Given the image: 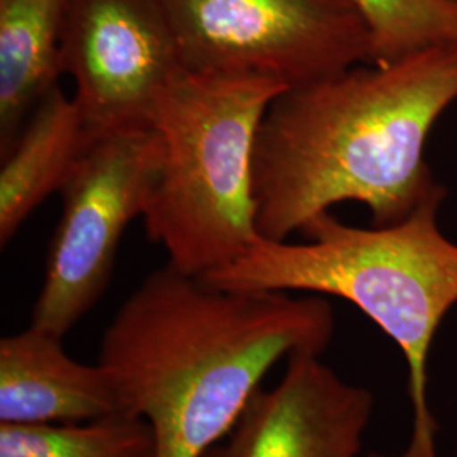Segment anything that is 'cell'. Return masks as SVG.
I'll use <instances>...</instances> for the list:
<instances>
[{
	"instance_id": "1",
	"label": "cell",
	"mask_w": 457,
	"mask_h": 457,
	"mask_svg": "<svg viewBox=\"0 0 457 457\" xmlns=\"http://www.w3.org/2000/svg\"><path fill=\"white\" fill-rule=\"evenodd\" d=\"M334 328L322 295L224 288L166 262L115 312L97 362L122 411L151 425L158 457H202L278 361L322 356Z\"/></svg>"
},
{
	"instance_id": "2",
	"label": "cell",
	"mask_w": 457,
	"mask_h": 457,
	"mask_svg": "<svg viewBox=\"0 0 457 457\" xmlns=\"http://www.w3.org/2000/svg\"><path fill=\"white\" fill-rule=\"evenodd\" d=\"M456 102L457 46L361 63L279 94L254 146L260 236L288 241L341 202L364 204L373 226L405 220L445 192L425 146Z\"/></svg>"
},
{
	"instance_id": "3",
	"label": "cell",
	"mask_w": 457,
	"mask_h": 457,
	"mask_svg": "<svg viewBox=\"0 0 457 457\" xmlns=\"http://www.w3.org/2000/svg\"><path fill=\"white\" fill-rule=\"evenodd\" d=\"M445 192L393 226L354 228L332 213L302 228L305 243L260 239L207 275L217 287L332 295L356 305L400 347L409 368L413 427L400 456L439 457V424L428 403V358L447 312L457 303V245L437 213Z\"/></svg>"
},
{
	"instance_id": "4",
	"label": "cell",
	"mask_w": 457,
	"mask_h": 457,
	"mask_svg": "<svg viewBox=\"0 0 457 457\" xmlns=\"http://www.w3.org/2000/svg\"><path fill=\"white\" fill-rule=\"evenodd\" d=\"M285 90L262 77L190 71L164 90L151 120L163 158L143 219L170 266L207 277L262 239L254 146L270 104Z\"/></svg>"
},
{
	"instance_id": "5",
	"label": "cell",
	"mask_w": 457,
	"mask_h": 457,
	"mask_svg": "<svg viewBox=\"0 0 457 457\" xmlns=\"http://www.w3.org/2000/svg\"><path fill=\"white\" fill-rule=\"evenodd\" d=\"M162 158L163 143L153 126L92 136L58 192L62 215L31 326L65 337L97 305L126 228L145 213Z\"/></svg>"
},
{
	"instance_id": "6",
	"label": "cell",
	"mask_w": 457,
	"mask_h": 457,
	"mask_svg": "<svg viewBox=\"0 0 457 457\" xmlns=\"http://www.w3.org/2000/svg\"><path fill=\"white\" fill-rule=\"evenodd\" d=\"M190 73L271 79L287 88L371 62L353 0H160Z\"/></svg>"
},
{
	"instance_id": "7",
	"label": "cell",
	"mask_w": 457,
	"mask_h": 457,
	"mask_svg": "<svg viewBox=\"0 0 457 457\" xmlns=\"http://www.w3.org/2000/svg\"><path fill=\"white\" fill-rule=\"evenodd\" d=\"M60 65L94 134L151 128L185 71L160 0H70Z\"/></svg>"
},
{
	"instance_id": "8",
	"label": "cell",
	"mask_w": 457,
	"mask_h": 457,
	"mask_svg": "<svg viewBox=\"0 0 457 457\" xmlns=\"http://www.w3.org/2000/svg\"><path fill=\"white\" fill-rule=\"evenodd\" d=\"M373 409L368 388L344 381L320 356L295 354L279 383L254 393L202 457H358Z\"/></svg>"
},
{
	"instance_id": "9",
	"label": "cell",
	"mask_w": 457,
	"mask_h": 457,
	"mask_svg": "<svg viewBox=\"0 0 457 457\" xmlns=\"http://www.w3.org/2000/svg\"><path fill=\"white\" fill-rule=\"evenodd\" d=\"M124 413L100 364L68 356L63 337L31 326L0 341V424H73Z\"/></svg>"
},
{
	"instance_id": "10",
	"label": "cell",
	"mask_w": 457,
	"mask_h": 457,
	"mask_svg": "<svg viewBox=\"0 0 457 457\" xmlns=\"http://www.w3.org/2000/svg\"><path fill=\"white\" fill-rule=\"evenodd\" d=\"M75 98L54 87L34 107L2 154L0 168V245H9L28 217L60 192L73 164L92 139Z\"/></svg>"
},
{
	"instance_id": "11",
	"label": "cell",
	"mask_w": 457,
	"mask_h": 457,
	"mask_svg": "<svg viewBox=\"0 0 457 457\" xmlns=\"http://www.w3.org/2000/svg\"><path fill=\"white\" fill-rule=\"evenodd\" d=\"M70 0H0V154L58 87Z\"/></svg>"
},
{
	"instance_id": "12",
	"label": "cell",
	"mask_w": 457,
	"mask_h": 457,
	"mask_svg": "<svg viewBox=\"0 0 457 457\" xmlns=\"http://www.w3.org/2000/svg\"><path fill=\"white\" fill-rule=\"evenodd\" d=\"M0 457H158L145 419L128 413L73 424H0Z\"/></svg>"
},
{
	"instance_id": "13",
	"label": "cell",
	"mask_w": 457,
	"mask_h": 457,
	"mask_svg": "<svg viewBox=\"0 0 457 457\" xmlns=\"http://www.w3.org/2000/svg\"><path fill=\"white\" fill-rule=\"evenodd\" d=\"M371 33V62L388 65L413 53L457 46V0H353Z\"/></svg>"
},
{
	"instance_id": "14",
	"label": "cell",
	"mask_w": 457,
	"mask_h": 457,
	"mask_svg": "<svg viewBox=\"0 0 457 457\" xmlns=\"http://www.w3.org/2000/svg\"><path fill=\"white\" fill-rule=\"evenodd\" d=\"M456 457H457V442H456Z\"/></svg>"
}]
</instances>
